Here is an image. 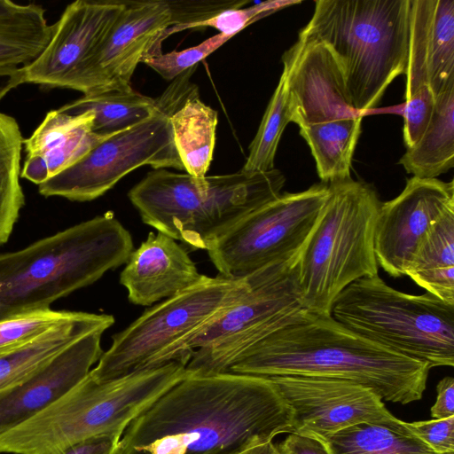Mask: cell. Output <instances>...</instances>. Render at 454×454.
<instances>
[{
	"mask_svg": "<svg viewBox=\"0 0 454 454\" xmlns=\"http://www.w3.org/2000/svg\"><path fill=\"white\" fill-rule=\"evenodd\" d=\"M114 322L112 315L80 311L38 338L0 352V395L27 380L75 340L95 331L105 332Z\"/></svg>",
	"mask_w": 454,
	"mask_h": 454,
	"instance_id": "obj_23",
	"label": "cell"
},
{
	"mask_svg": "<svg viewBox=\"0 0 454 454\" xmlns=\"http://www.w3.org/2000/svg\"><path fill=\"white\" fill-rule=\"evenodd\" d=\"M291 119L286 78L282 72L258 130L249 145L248 156L240 171L256 173L275 168L274 160L277 149Z\"/></svg>",
	"mask_w": 454,
	"mask_h": 454,
	"instance_id": "obj_31",
	"label": "cell"
},
{
	"mask_svg": "<svg viewBox=\"0 0 454 454\" xmlns=\"http://www.w3.org/2000/svg\"><path fill=\"white\" fill-rule=\"evenodd\" d=\"M328 197V184L280 193L247 214L207 250L218 274L245 278L299 254Z\"/></svg>",
	"mask_w": 454,
	"mask_h": 454,
	"instance_id": "obj_11",
	"label": "cell"
},
{
	"mask_svg": "<svg viewBox=\"0 0 454 454\" xmlns=\"http://www.w3.org/2000/svg\"><path fill=\"white\" fill-rule=\"evenodd\" d=\"M331 316L353 332L431 369L454 365V304L408 294L379 275L360 278L335 299Z\"/></svg>",
	"mask_w": 454,
	"mask_h": 454,
	"instance_id": "obj_9",
	"label": "cell"
},
{
	"mask_svg": "<svg viewBox=\"0 0 454 454\" xmlns=\"http://www.w3.org/2000/svg\"><path fill=\"white\" fill-rule=\"evenodd\" d=\"M278 448L281 454H329L317 438L293 433Z\"/></svg>",
	"mask_w": 454,
	"mask_h": 454,
	"instance_id": "obj_39",
	"label": "cell"
},
{
	"mask_svg": "<svg viewBox=\"0 0 454 454\" xmlns=\"http://www.w3.org/2000/svg\"><path fill=\"white\" fill-rule=\"evenodd\" d=\"M42 5L0 0V71L29 65L52 35Z\"/></svg>",
	"mask_w": 454,
	"mask_h": 454,
	"instance_id": "obj_24",
	"label": "cell"
},
{
	"mask_svg": "<svg viewBox=\"0 0 454 454\" xmlns=\"http://www.w3.org/2000/svg\"><path fill=\"white\" fill-rule=\"evenodd\" d=\"M241 454H281L272 441H266L249 447Z\"/></svg>",
	"mask_w": 454,
	"mask_h": 454,
	"instance_id": "obj_42",
	"label": "cell"
},
{
	"mask_svg": "<svg viewBox=\"0 0 454 454\" xmlns=\"http://www.w3.org/2000/svg\"><path fill=\"white\" fill-rule=\"evenodd\" d=\"M22 83L21 67L0 71V101L12 89Z\"/></svg>",
	"mask_w": 454,
	"mask_h": 454,
	"instance_id": "obj_41",
	"label": "cell"
},
{
	"mask_svg": "<svg viewBox=\"0 0 454 454\" xmlns=\"http://www.w3.org/2000/svg\"><path fill=\"white\" fill-rule=\"evenodd\" d=\"M106 39L77 80L83 95L132 89L138 63L161 52L164 33L173 26L167 0L125 1Z\"/></svg>",
	"mask_w": 454,
	"mask_h": 454,
	"instance_id": "obj_14",
	"label": "cell"
},
{
	"mask_svg": "<svg viewBox=\"0 0 454 454\" xmlns=\"http://www.w3.org/2000/svg\"><path fill=\"white\" fill-rule=\"evenodd\" d=\"M190 372L180 361L98 382L90 373L51 405L0 434V453L55 454L128 426Z\"/></svg>",
	"mask_w": 454,
	"mask_h": 454,
	"instance_id": "obj_6",
	"label": "cell"
},
{
	"mask_svg": "<svg viewBox=\"0 0 454 454\" xmlns=\"http://www.w3.org/2000/svg\"><path fill=\"white\" fill-rule=\"evenodd\" d=\"M282 61L291 121L301 127L362 115L353 107L340 69L324 44L298 38Z\"/></svg>",
	"mask_w": 454,
	"mask_h": 454,
	"instance_id": "obj_17",
	"label": "cell"
},
{
	"mask_svg": "<svg viewBox=\"0 0 454 454\" xmlns=\"http://www.w3.org/2000/svg\"><path fill=\"white\" fill-rule=\"evenodd\" d=\"M437 398L431 407V417L446 419L454 416V379L447 376L441 380L436 387Z\"/></svg>",
	"mask_w": 454,
	"mask_h": 454,
	"instance_id": "obj_40",
	"label": "cell"
},
{
	"mask_svg": "<svg viewBox=\"0 0 454 454\" xmlns=\"http://www.w3.org/2000/svg\"><path fill=\"white\" fill-rule=\"evenodd\" d=\"M119 434H100L74 443L55 454H118Z\"/></svg>",
	"mask_w": 454,
	"mask_h": 454,
	"instance_id": "obj_38",
	"label": "cell"
},
{
	"mask_svg": "<svg viewBox=\"0 0 454 454\" xmlns=\"http://www.w3.org/2000/svg\"><path fill=\"white\" fill-rule=\"evenodd\" d=\"M103 331L69 345L35 374L0 395V434L24 423L81 382L103 354Z\"/></svg>",
	"mask_w": 454,
	"mask_h": 454,
	"instance_id": "obj_19",
	"label": "cell"
},
{
	"mask_svg": "<svg viewBox=\"0 0 454 454\" xmlns=\"http://www.w3.org/2000/svg\"><path fill=\"white\" fill-rule=\"evenodd\" d=\"M399 164L420 178H436L454 166V87L435 97V109L423 137L407 148Z\"/></svg>",
	"mask_w": 454,
	"mask_h": 454,
	"instance_id": "obj_26",
	"label": "cell"
},
{
	"mask_svg": "<svg viewBox=\"0 0 454 454\" xmlns=\"http://www.w3.org/2000/svg\"><path fill=\"white\" fill-rule=\"evenodd\" d=\"M233 35L218 33L200 44L182 51L159 52L145 57L142 63L157 72L163 79L173 81L186 70L197 66Z\"/></svg>",
	"mask_w": 454,
	"mask_h": 454,
	"instance_id": "obj_33",
	"label": "cell"
},
{
	"mask_svg": "<svg viewBox=\"0 0 454 454\" xmlns=\"http://www.w3.org/2000/svg\"><path fill=\"white\" fill-rule=\"evenodd\" d=\"M405 276L427 293L454 304V208L431 226L409 262Z\"/></svg>",
	"mask_w": 454,
	"mask_h": 454,
	"instance_id": "obj_25",
	"label": "cell"
},
{
	"mask_svg": "<svg viewBox=\"0 0 454 454\" xmlns=\"http://www.w3.org/2000/svg\"><path fill=\"white\" fill-rule=\"evenodd\" d=\"M241 278L203 275L188 289L146 309L114 334L90 375L103 382L159 366L163 353L232 304L247 289Z\"/></svg>",
	"mask_w": 454,
	"mask_h": 454,
	"instance_id": "obj_10",
	"label": "cell"
},
{
	"mask_svg": "<svg viewBox=\"0 0 454 454\" xmlns=\"http://www.w3.org/2000/svg\"><path fill=\"white\" fill-rule=\"evenodd\" d=\"M429 370L427 364L364 338L331 315L303 309L246 351L229 372L341 379L372 389L382 400L407 404L421 399Z\"/></svg>",
	"mask_w": 454,
	"mask_h": 454,
	"instance_id": "obj_2",
	"label": "cell"
},
{
	"mask_svg": "<svg viewBox=\"0 0 454 454\" xmlns=\"http://www.w3.org/2000/svg\"><path fill=\"white\" fill-rule=\"evenodd\" d=\"M285 182L276 168L204 178L158 168L148 172L128 197L144 223L190 250H207L239 220L278 197Z\"/></svg>",
	"mask_w": 454,
	"mask_h": 454,
	"instance_id": "obj_4",
	"label": "cell"
},
{
	"mask_svg": "<svg viewBox=\"0 0 454 454\" xmlns=\"http://www.w3.org/2000/svg\"><path fill=\"white\" fill-rule=\"evenodd\" d=\"M23 142L17 121L0 112V246L8 241L25 204L20 181Z\"/></svg>",
	"mask_w": 454,
	"mask_h": 454,
	"instance_id": "obj_30",
	"label": "cell"
},
{
	"mask_svg": "<svg viewBox=\"0 0 454 454\" xmlns=\"http://www.w3.org/2000/svg\"><path fill=\"white\" fill-rule=\"evenodd\" d=\"M79 312L49 309L0 321V352L38 338L55 326L74 319Z\"/></svg>",
	"mask_w": 454,
	"mask_h": 454,
	"instance_id": "obj_32",
	"label": "cell"
},
{
	"mask_svg": "<svg viewBox=\"0 0 454 454\" xmlns=\"http://www.w3.org/2000/svg\"><path fill=\"white\" fill-rule=\"evenodd\" d=\"M167 1L172 14L173 26L166 30L163 40L185 30L190 25L208 20L228 9L244 7L249 3L247 0Z\"/></svg>",
	"mask_w": 454,
	"mask_h": 454,
	"instance_id": "obj_35",
	"label": "cell"
},
{
	"mask_svg": "<svg viewBox=\"0 0 454 454\" xmlns=\"http://www.w3.org/2000/svg\"><path fill=\"white\" fill-rule=\"evenodd\" d=\"M314 438L329 454H438L400 419L393 424L362 423Z\"/></svg>",
	"mask_w": 454,
	"mask_h": 454,
	"instance_id": "obj_27",
	"label": "cell"
},
{
	"mask_svg": "<svg viewBox=\"0 0 454 454\" xmlns=\"http://www.w3.org/2000/svg\"><path fill=\"white\" fill-rule=\"evenodd\" d=\"M94 116L86 112L68 114L47 113L33 134L24 139L27 152L20 177L39 185L70 167L112 135L92 130Z\"/></svg>",
	"mask_w": 454,
	"mask_h": 454,
	"instance_id": "obj_22",
	"label": "cell"
},
{
	"mask_svg": "<svg viewBox=\"0 0 454 454\" xmlns=\"http://www.w3.org/2000/svg\"><path fill=\"white\" fill-rule=\"evenodd\" d=\"M60 112L93 114V132L113 135L152 116L157 110L156 98L143 95L132 89L106 90L83 95L62 106Z\"/></svg>",
	"mask_w": 454,
	"mask_h": 454,
	"instance_id": "obj_29",
	"label": "cell"
},
{
	"mask_svg": "<svg viewBox=\"0 0 454 454\" xmlns=\"http://www.w3.org/2000/svg\"><path fill=\"white\" fill-rule=\"evenodd\" d=\"M202 276L184 246L162 232L151 231L130 254L120 283L131 303L151 306L188 289Z\"/></svg>",
	"mask_w": 454,
	"mask_h": 454,
	"instance_id": "obj_20",
	"label": "cell"
},
{
	"mask_svg": "<svg viewBox=\"0 0 454 454\" xmlns=\"http://www.w3.org/2000/svg\"><path fill=\"white\" fill-rule=\"evenodd\" d=\"M405 99L454 87V0H410Z\"/></svg>",
	"mask_w": 454,
	"mask_h": 454,
	"instance_id": "obj_18",
	"label": "cell"
},
{
	"mask_svg": "<svg viewBox=\"0 0 454 454\" xmlns=\"http://www.w3.org/2000/svg\"><path fill=\"white\" fill-rule=\"evenodd\" d=\"M363 115L300 127L322 183L350 177L352 157L361 133Z\"/></svg>",
	"mask_w": 454,
	"mask_h": 454,
	"instance_id": "obj_28",
	"label": "cell"
},
{
	"mask_svg": "<svg viewBox=\"0 0 454 454\" xmlns=\"http://www.w3.org/2000/svg\"><path fill=\"white\" fill-rule=\"evenodd\" d=\"M271 379L293 409V434L322 437L362 423L399 421L386 408L383 400L363 385L323 377Z\"/></svg>",
	"mask_w": 454,
	"mask_h": 454,
	"instance_id": "obj_13",
	"label": "cell"
},
{
	"mask_svg": "<svg viewBox=\"0 0 454 454\" xmlns=\"http://www.w3.org/2000/svg\"><path fill=\"white\" fill-rule=\"evenodd\" d=\"M454 208V183L412 176L395 199L381 203L375 223L374 251L389 276L406 268L431 226Z\"/></svg>",
	"mask_w": 454,
	"mask_h": 454,
	"instance_id": "obj_16",
	"label": "cell"
},
{
	"mask_svg": "<svg viewBox=\"0 0 454 454\" xmlns=\"http://www.w3.org/2000/svg\"><path fill=\"white\" fill-rule=\"evenodd\" d=\"M129 231L112 212L0 254V321L49 309L59 298L127 262Z\"/></svg>",
	"mask_w": 454,
	"mask_h": 454,
	"instance_id": "obj_3",
	"label": "cell"
},
{
	"mask_svg": "<svg viewBox=\"0 0 454 454\" xmlns=\"http://www.w3.org/2000/svg\"><path fill=\"white\" fill-rule=\"evenodd\" d=\"M145 165L153 169L184 170L168 117L158 104L152 116L108 137L75 163L39 184L38 191L45 197L90 201L104 195L129 172Z\"/></svg>",
	"mask_w": 454,
	"mask_h": 454,
	"instance_id": "obj_12",
	"label": "cell"
},
{
	"mask_svg": "<svg viewBox=\"0 0 454 454\" xmlns=\"http://www.w3.org/2000/svg\"><path fill=\"white\" fill-rule=\"evenodd\" d=\"M300 3L301 1L294 0H273L258 3L249 7L228 9L208 20L190 25L185 30L209 27L218 30L219 33L234 36L258 20Z\"/></svg>",
	"mask_w": 454,
	"mask_h": 454,
	"instance_id": "obj_34",
	"label": "cell"
},
{
	"mask_svg": "<svg viewBox=\"0 0 454 454\" xmlns=\"http://www.w3.org/2000/svg\"><path fill=\"white\" fill-rule=\"evenodd\" d=\"M406 426L438 454H454V416L406 422Z\"/></svg>",
	"mask_w": 454,
	"mask_h": 454,
	"instance_id": "obj_37",
	"label": "cell"
},
{
	"mask_svg": "<svg viewBox=\"0 0 454 454\" xmlns=\"http://www.w3.org/2000/svg\"><path fill=\"white\" fill-rule=\"evenodd\" d=\"M124 0H76L52 25L45 49L21 67L22 83L72 89L124 8Z\"/></svg>",
	"mask_w": 454,
	"mask_h": 454,
	"instance_id": "obj_15",
	"label": "cell"
},
{
	"mask_svg": "<svg viewBox=\"0 0 454 454\" xmlns=\"http://www.w3.org/2000/svg\"><path fill=\"white\" fill-rule=\"evenodd\" d=\"M196 67L173 80L156 102L168 117L184 169L192 176L204 178L215 149L218 114L200 99L198 87L190 82Z\"/></svg>",
	"mask_w": 454,
	"mask_h": 454,
	"instance_id": "obj_21",
	"label": "cell"
},
{
	"mask_svg": "<svg viewBox=\"0 0 454 454\" xmlns=\"http://www.w3.org/2000/svg\"><path fill=\"white\" fill-rule=\"evenodd\" d=\"M435 109V97L427 86L419 89L405 99L403 110V142L414 145L430 125Z\"/></svg>",
	"mask_w": 454,
	"mask_h": 454,
	"instance_id": "obj_36",
	"label": "cell"
},
{
	"mask_svg": "<svg viewBox=\"0 0 454 454\" xmlns=\"http://www.w3.org/2000/svg\"><path fill=\"white\" fill-rule=\"evenodd\" d=\"M298 254L247 276L246 291L167 349L159 366L180 361L191 374L228 372L246 351L291 323L303 309L297 284Z\"/></svg>",
	"mask_w": 454,
	"mask_h": 454,
	"instance_id": "obj_8",
	"label": "cell"
},
{
	"mask_svg": "<svg viewBox=\"0 0 454 454\" xmlns=\"http://www.w3.org/2000/svg\"><path fill=\"white\" fill-rule=\"evenodd\" d=\"M381 202L363 181L328 184V197L297 258L302 308L331 315L337 296L353 282L378 275L375 223Z\"/></svg>",
	"mask_w": 454,
	"mask_h": 454,
	"instance_id": "obj_7",
	"label": "cell"
},
{
	"mask_svg": "<svg viewBox=\"0 0 454 454\" xmlns=\"http://www.w3.org/2000/svg\"><path fill=\"white\" fill-rule=\"evenodd\" d=\"M409 18L410 0H317L299 38L330 51L353 107L363 115L405 74Z\"/></svg>",
	"mask_w": 454,
	"mask_h": 454,
	"instance_id": "obj_5",
	"label": "cell"
},
{
	"mask_svg": "<svg viewBox=\"0 0 454 454\" xmlns=\"http://www.w3.org/2000/svg\"><path fill=\"white\" fill-rule=\"evenodd\" d=\"M293 429L271 378L190 373L128 426L118 454H241Z\"/></svg>",
	"mask_w": 454,
	"mask_h": 454,
	"instance_id": "obj_1",
	"label": "cell"
}]
</instances>
